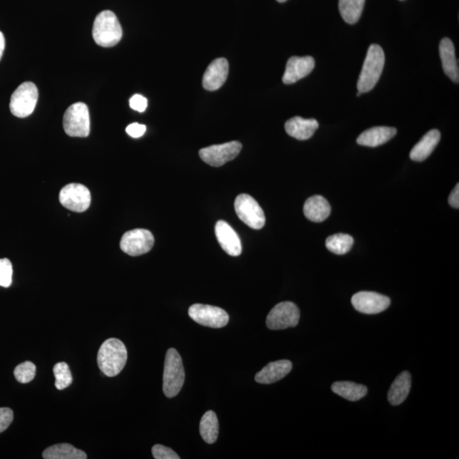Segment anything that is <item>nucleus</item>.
Segmentation results:
<instances>
[{"instance_id": "5701e85b", "label": "nucleus", "mask_w": 459, "mask_h": 459, "mask_svg": "<svg viewBox=\"0 0 459 459\" xmlns=\"http://www.w3.org/2000/svg\"><path fill=\"white\" fill-rule=\"evenodd\" d=\"M412 377L408 372H403L397 376L393 382L389 392L388 400L393 406H398L407 399L410 390H411Z\"/></svg>"}, {"instance_id": "473e14b6", "label": "nucleus", "mask_w": 459, "mask_h": 459, "mask_svg": "<svg viewBox=\"0 0 459 459\" xmlns=\"http://www.w3.org/2000/svg\"><path fill=\"white\" fill-rule=\"evenodd\" d=\"M14 413L11 408H0V433L6 431L11 425Z\"/></svg>"}, {"instance_id": "4c0bfd02", "label": "nucleus", "mask_w": 459, "mask_h": 459, "mask_svg": "<svg viewBox=\"0 0 459 459\" xmlns=\"http://www.w3.org/2000/svg\"><path fill=\"white\" fill-rule=\"evenodd\" d=\"M277 1L279 3H284V2H286L287 0H277Z\"/></svg>"}, {"instance_id": "2f4dec72", "label": "nucleus", "mask_w": 459, "mask_h": 459, "mask_svg": "<svg viewBox=\"0 0 459 459\" xmlns=\"http://www.w3.org/2000/svg\"><path fill=\"white\" fill-rule=\"evenodd\" d=\"M152 453L153 458L156 459H180L177 453L163 445H154Z\"/></svg>"}, {"instance_id": "393cba45", "label": "nucleus", "mask_w": 459, "mask_h": 459, "mask_svg": "<svg viewBox=\"0 0 459 459\" xmlns=\"http://www.w3.org/2000/svg\"><path fill=\"white\" fill-rule=\"evenodd\" d=\"M332 391L335 394L351 401H359L368 394L367 387L350 381L335 382L332 386Z\"/></svg>"}, {"instance_id": "aec40b11", "label": "nucleus", "mask_w": 459, "mask_h": 459, "mask_svg": "<svg viewBox=\"0 0 459 459\" xmlns=\"http://www.w3.org/2000/svg\"><path fill=\"white\" fill-rule=\"evenodd\" d=\"M397 133L392 127L379 126L371 128L359 135L356 143L364 147L377 148L390 141Z\"/></svg>"}, {"instance_id": "c85d7f7f", "label": "nucleus", "mask_w": 459, "mask_h": 459, "mask_svg": "<svg viewBox=\"0 0 459 459\" xmlns=\"http://www.w3.org/2000/svg\"><path fill=\"white\" fill-rule=\"evenodd\" d=\"M53 373H54L56 378L55 386L57 390L63 391L72 385V373H71L69 366L64 361L56 364L53 368Z\"/></svg>"}, {"instance_id": "1a4fd4ad", "label": "nucleus", "mask_w": 459, "mask_h": 459, "mask_svg": "<svg viewBox=\"0 0 459 459\" xmlns=\"http://www.w3.org/2000/svg\"><path fill=\"white\" fill-rule=\"evenodd\" d=\"M299 317L300 313L296 304L289 301L282 302L277 304L269 313L267 325L272 330L294 328L298 325Z\"/></svg>"}, {"instance_id": "7c9ffc66", "label": "nucleus", "mask_w": 459, "mask_h": 459, "mask_svg": "<svg viewBox=\"0 0 459 459\" xmlns=\"http://www.w3.org/2000/svg\"><path fill=\"white\" fill-rule=\"evenodd\" d=\"M12 264L10 259H0V286L9 288L12 284Z\"/></svg>"}, {"instance_id": "a211bd4d", "label": "nucleus", "mask_w": 459, "mask_h": 459, "mask_svg": "<svg viewBox=\"0 0 459 459\" xmlns=\"http://www.w3.org/2000/svg\"><path fill=\"white\" fill-rule=\"evenodd\" d=\"M319 123L314 118L304 119L300 117L290 118L285 123V130L292 138L306 140L312 138L319 129Z\"/></svg>"}, {"instance_id": "cd10ccee", "label": "nucleus", "mask_w": 459, "mask_h": 459, "mask_svg": "<svg viewBox=\"0 0 459 459\" xmlns=\"http://www.w3.org/2000/svg\"><path fill=\"white\" fill-rule=\"evenodd\" d=\"M354 244V239L347 234L339 233L326 238V247L330 252L342 255L346 254Z\"/></svg>"}, {"instance_id": "39448f33", "label": "nucleus", "mask_w": 459, "mask_h": 459, "mask_svg": "<svg viewBox=\"0 0 459 459\" xmlns=\"http://www.w3.org/2000/svg\"><path fill=\"white\" fill-rule=\"evenodd\" d=\"M63 129L72 138H87L91 132L89 108L83 103L71 105L63 116Z\"/></svg>"}, {"instance_id": "f257e3e1", "label": "nucleus", "mask_w": 459, "mask_h": 459, "mask_svg": "<svg viewBox=\"0 0 459 459\" xmlns=\"http://www.w3.org/2000/svg\"><path fill=\"white\" fill-rule=\"evenodd\" d=\"M127 359L125 344L118 339H108L99 349L97 364L105 376L115 377L125 367Z\"/></svg>"}, {"instance_id": "20e7f679", "label": "nucleus", "mask_w": 459, "mask_h": 459, "mask_svg": "<svg viewBox=\"0 0 459 459\" xmlns=\"http://www.w3.org/2000/svg\"><path fill=\"white\" fill-rule=\"evenodd\" d=\"M163 381V393L167 398H173L182 389L185 369L182 357L174 348L167 351Z\"/></svg>"}, {"instance_id": "72a5a7b5", "label": "nucleus", "mask_w": 459, "mask_h": 459, "mask_svg": "<svg viewBox=\"0 0 459 459\" xmlns=\"http://www.w3.org/2000/svg\"><path fill=\"white\" fill-rule=\"evenodd\" d=\"M130 105L135 111L143 113L148 108V99L143 96L135 95L130 100Z\"/></svg>"}, {"instance_id": "6ab92c4d", "label": "nucleus", "mask_w": 459, "mask_h": 459, "mask_svg": "<svg viewBox=\"0 0 459 459\" xmlns=\"http://www.w3.org/2000/svg\"><path fill=\"white\" fill-rule=\"evenodd\" d=\"M439 51L444 73L454 83H458L459 82L458 60L455 56V48L451 39L448 38L441 39Z\"/></svg>"}, {"instance_id": "0eeeda50", "label": "nucleus", "mask_w": 459, "mask_h": 459, "mask_svg": "<svg viewBox=\"0 0 459 459\" xmlns=\"http://www.w3.org/2000/svg\"><path fill=\"white\" fill-rule=\"evenodd\" d=\"M236 213L242 222L254 230L264 227L266 216L257 201L248 194H240L235 200Z\"/></svg>"}, {"instance_id": "f03ea898", "label": "nucleus", "mask_w": 459, "mask_h": 459, "mask_svg": "<svg viewBox=\"0 0 459 459\" xmlns=\"http://www.w3.org/2000/svg\"><path fill=\"white\" fill-rule=\"evenodd\" d=\"M386 63L385 52L381 46L371 45L361 71L357 90L363 94L372 91L381 78Z\"/></svg>"}, {"instance_id": "9d476101", "label": "nucleus", "mask_w": 459, "mask_h": 459, "mask_svg": "<svg viewBox=\"0 0 459 459\" xmlns=\"http://www.w3.org/2000/svg\"><path fill=\"white\" fill-rule=\"evenodd\" d=\"M59 200L66 209L82 213L91 206V194L86 185L72 183L61 189Z\"/></svg>"}, {"instance_id": "c9c22d12", "label": "nucleus", "mask_w": 459, "mask_h": 459, "mask_svg": "<svg viewBox=\"0 0 459 459\" xmlns=\"http://www.w3.org/2000/svg\"><path fill=\"white\" fill-rule=\"evenodd\" d=\"M448 202L450 205L455 209L459 207V185L458 184L453 191L450 194Z\"/></svg>"}, {"instance_id": "b1692460", "label": "nucleus", "mask_w": 459, "mask_h": 459, "mask_svg": "<svg viewBox=\"0 0 459 459\" xmlns=\"http://www.w3.org/2000/svg\"><path fill=\"white\" fill-rule=\"evenodd\" d=\"M45 459H86L87 455L81 450L75 448L68 443L51 445L43 453Z\"/></svg>"}, {"instance_id": "c756f323", "label": "nucleus", "mask_w": 459, "mask_h": 459, "mask_svg": "<svg viewBox=\"0 0 459 459\" xmlns=\"http://www.w3.org/2000/svg\"><path fill=\"white\" fill-rule=\"evenodd\" d=\"M15 378L21 383H28L33 381L36 375V366L31 361H25L17 366L14 371Z\"/></svg>"}, {"instance_id": "f3484780", "label": "nucleus", "mask_w": 459, "mask_h": 459, "mask_svg": "<svg viewBox=\"0 0 459 459\" xmlns=\"http://www.w3.org/2000/svg\"><path fill=\"white\" fill-rule=\"evenodd\" d=\"M292 367V363L289 360L273 361L255 375V381L263 385L276 383L286 377Z\"/></svg>"}, {"instance_id": "4be33fe9", "label": "nucleus", "mask_w": 459, "mask_h": 459, "mask_svg": "<svg viewBox=\"0 0 459 459\" xmlns=\"http://www.w3.org/2000/svg\"><path fill=\"white\" fill-rule=\"evenodd\" d=\"M440 140V133L439 130H432L428 132L419 140V143L414 145L411 153H410V158L415 162L425 161L433 153Z\"/></svg>"}, {"instance_id": "4468645a", "label": "nucleus", "mask_w": 459, "mask_h": 459, "mask_svg": "<svg viewBox=\"0 0 459 459\" xmlns=\"http://www.w3.org/2000/svg\"><path fill=\"white\" fill-rule=\"evenodd\" d=\"M315 68V60L311 56H293L287 63L286 70L282 77L285 85H292L300 79L308 76Z\"/></svg>"}, {"instance_id": "58836bf2", "label": "nucleus", "mask_w": 459, "mask_h": 459, "mask_svg": "<svg viewBox=\"0 0 459 459\" xmlns=\"http://www.w3.org/2000/svg\"><path fill=\"white\" fill-rule=\"evenodd\" d=\"M361 95V92H359H359H357V94H356V96H360Z\"/></svg>"}, {"instance_id": "423d86ee", "label": "nucleus", "mask_w": 459, "mask_h": 459, "mask_svg": "<svg viewBox=\"0 0 459 459\" xmlns=\"http://www.w3.org/2000/svg\"><path fill=\"white\" fill-rule=\"evenodd\" d=\"M38 98V88L33 83H21L11 96L10 103L11 113L20 118L30 116L36 108Z\"/></svg>"}, {"instance_id": "dca6fc26", "label": "nucleus", "mask_w": 459, "mask_h": 459, "mask_svg": "<svg viewBox=\"0 0 459 459\" xmlns=\"http://www.w3.org/2000/svg\"><path fill=\"white\" fill-rule=\"evenodd\" d=\"M215 235L222 248L231 256H238L242 253V244L239 237L232 227L224 220H219L215 225Z\"/></svg>"}, {"instance_id": "e433bc0d", "label": "nucleus", "mask_w": 459, "mask_h": 459, "mask_svg": "<svg viewBox=\"0 0 459 459\" xmlns=\"http://www.w3.org/2000/svg\"><path fill=\"white\" fill-rule=\"evenodd\" d=\"M4 47H6V39L2 32H0V59L2 58Z\"/></svg>"}, {"instance_id": "ddd939ff", "label": "nucleus", "mask_w": 459, "mask_h": 459, "mask_svg": "<svg viewBox=\"0 0 459 459\" xmlns=\"http://www.w3.org/2000/svg\"><path fill=\"white\" fill-rule=\"evenodd\" d=\"M352 306L363 314H378L389 308L391 299L385 295L374 292H359L353 295Z\"/></svg>"}, {"instance_id": "7ed1b4c3", "label": "nucleus", "mask_w": 459, "mask_h": 459, "mask_svg": "<svg viewBox=\"0 0 459 459\" xmlns=\"http://www.w3.org/2000/svg\"><path fill=\"white\" fill-rule=\"evenodd\" d=\"M92 33L97 45L105 48L116 46L123 36L121 25L111 11H103L97 15Z\"/></svg>"}, {"instance_id": "bb28decb", "label": "nucleus", "mask_w": 459, "mask_h": 459, "mask_svg": "<svg viewBox=\"0 0 459 459\" xmlns=\"http://www.w3.org/2000/svg\"><path fill=\"white\" fill-rule=\"evenodd\" d=\"M200 434L206 443L213 444L218 439L219 422L217 415L213 411H207L200 422Z\"/></svg>"}, {"instance_id": "a878e982", "label": "nucleus", "mask_w": 459, "mask_h": 459, "mask_svg": "<svg viewBox=\"0 0 459 459\" xmlns=\"http://www.w3.org/2000/svg\"><path fill=\"white\" fill-rule=\"evenodd\" d=\"M365 0H339V13L346 23L355 24L363 14Z\"/></svg>"}, {"instance_id": "f704fd0d", "label": "nucleus", "mask_w": 459, "mask_h": 459, "mask_svg": "<svg viewBox=\"0 0 459 459\" xmlns=\"http://www.w3.org/2000/svg\"><path fill=\"white\" fill-rule=\"evenodd\" d=\"M147 127L138 123H131L126 128L127 134L133 138H140L145 134Z\"/></svg>"}, {"instance_id": "412c9836", "label": "nucleus", "mask_w": 459, "mask_h": 459, "mask_svg": "<svg viewBox=\"0 0 459 459\" xmlns=\"http://www.w3.org/2000/svg\"><path fill=\"white\" fill-rule=\"evenodd\" d=\"M331 206L326 198L321 196H313L308 198L304 205V214L313 222H322L329 218Z\"/></svg>"}, {"instance_id": "9b49d317", "label": "nucleus", "mask_w": 459, "mask_h": 459, "mask_svg": "<svg viewBox=\"0 0 459 459\" xmlns=\"http://www.w3.org/2000/svg\"><path fill=\"white\" fill-rule=\"evenodd\" d=\"M154 237L145 229H135L123 234L120 241L123 252L130 256L147 254L153 249Z\"/></svg>"}, {"instance_id": "f8f14e48", "label": "nucleus", "mask_w": 459, "mask_h": 459, "mask_svg": "<svg viewBox=\"0 0 459 459\" xmlns=\"http://www.w3.org/2000/svg\"><path fill=\"white\" fill-rule=\"evenodd\" d=\"M242 148V144L238 141H231V143L202 148L200 150V156L201 160L207 165L220 167L237 158Z\"/></svg>"}, {"instance_id": "2eb2a0df", "label": "nucleus", "mask_w": 459, "mask_h": 459, "mask_svg": "<svg viewBox=\"0 0 459 459\" xmlns=\"http://www.w3.org/2000/svg\"><path fill=\"white\" fill-rule=\"evenodd\" d=\"M229 64L227 59L218 58L212 61L202 78V86L210 91L220 89L227 81Z\"/></svg>"}, {"instance_id": "6e6552de", "label": "nucleus", "mask_w": 459, "mask_h": 459, "mask_svg": "<svg viewBox=\"0 0 459 459\" xmlns=\"http://www.w3.org/2000/svg\"><path fill=\"white\" fill-rule=\"evenodd\" d=\"M189 316L198 324L212 329H220L227 326L229 316L226 311L209 304H195L189 308Z\"/></svg>"}]
</instances>
